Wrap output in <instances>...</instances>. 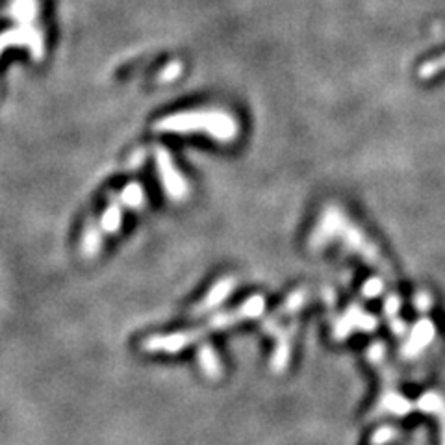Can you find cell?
<instances>
[{"instance_id": "6da1fadb", "label": "cell", "mask_w": 445, "mask_h": 445, "mask_svg": "<svg viewBox=\"0 0 445 445\" xmlns=\"http://www.w3.org/2000/svg\"><path fill=\"white\" fill-rule=\"evenodd\" d=\"M154 130L178 132V134L204 132L210 138L226 143V141L236 140L238 123L232 115L221 110H200V112H184L160 119L154 124Z\"/></svg>"}, {"instance_id": "7a4b0ae2", "label": "cell", "mask_w": 445, "mask_h": 445, "mask_svg": "<svg viewBox=\"0 0 445 445\" xmlns=\"http://www.w3.org/2000/svg\"><path fill=\"white\" fill-rule=\"evenodd\" d=\"M263 310V299L260 296H254L243 302V306L236 308V310L226 312V314H219L217 317H214L210 325H204V328L200 330H194V333H178V334H167V336H154V338L145 340V351H163V353H177V351H182L188 345L195 344V340H198L203 334L206 333H215V330H221V328H226L234 325V323H240L243 319H249V317L260 316Z\"/></svg>"}, {"instance_id": "3957f363", "label": "cell", "mask_w": 445, "mask_h": 445, "mask_svg": "<svg viewBox=\"0 0 445 445\" xmlns=\"http://www.w3.org/2000/svg\"><path fill=\"white\" fill-rule=\"evenodd\" d=\"M143 203H145V191H143V188H141L140 184H129L110 203L106 212L97 221V225L87 228V232L84 234V240H82V252H84V256H95L99 249H101L104 236L113 234L121 226V217H123L124 210L140 208Z\"/></svg>"}, {"instance_id": "277c9868", "label": "cell", "mask_w": 445, "mask_h": 445, "mask_svg": "<svg viewBox=\"0 0 445 445\" xmlns=\"http://www.w3.org/2000/svg\"><path fill=\"white\" fill-rule=\"evenodd\" d=\"M6 47H27L39 61L45 54L43 34L34 24H19L17 28L0 34V54L4 52Z\"/></svg>"}, {"instance_id": "5b68a950", "label": "cell", "mask_w": 445, "mask_h": 445, "mask_svg": "<svg viewBox=\"0 0 445 445\" xmlns=\"http://www.w3.org/2000/svg\"><path fill=\"white\" fill-rule=\"evenodd\" d=\"M156 161H158V171H160L161 184L166 186L167 195L175 200H182L188 195V184L178 173V169L173 163L171 156L167 154V150L158 149L156 152Z\"/></svg>"}, {"instance_id": "8992f818", "label": "cell", "mask_w": 445, "mask_h": 445, "mask_svg": "<svg viewBox=\"0 0 445 445\" xmlns=\"http://www.w3.org/2000/svg\"><path fill=\"white\" fill-rule=\"evenodd\" d=\"M414 408H418L425 414H432L440 421L442 430V445H445V399L436 392H427L419 397Z\"/></svg>"}, {"instance_id": "52a82bcc", "label": "cell", "mask_w": 445, "mask_h": 445, "mask_svg": "<svg viewBox=\"0 0 445 445\" xmlns=\"http://www.w3.org/2000/svg\"><path fill=\"white\" fill-rule=\"evenodd\" d=\"M432 336H435V325H432V321L423 319V321L419 323L418 327H416L412 338H410V342H408L407 347H404V354H407L408 358L414 356V354H418L421 349L429 345Z\"/></svg>"}, {"instance_id": "ba28073f", "label": "cell", "mask_w": 445, "mask_h": 445, "mask_svg": "<svg viewBox=\"0 0 445 445\" xmlns=\"http://www.w3.org/2000/svg\"><path fill=\"white\" fill-rule=\"evenodd\" d=\"M349 328H364V330H373L375 328V319L370 316H365L362 312L349 310L347 316L342 317L336 323V336H345L349 333Z\"/></svg>"}, {"instance_id": "9c48e42d", "label": "cell", "mask_w": 445, "mask_h": 445, "mask_svg": "<svg viewBox=\"0 0 445 445\" xmlns=\"http://www.w3.org/2000/svg\"><path fill=\"white\" fill-rule=\"evenodd\" d=\"M38 0H13L8 13L15 19L17 24H34L38 19Z\"/></svg>"}, {"instance_id": "30bf717a", "label": "cell", "mask_w": 445, "mask_h": 445, "mask_svg": "<svg viewBox=\"0 0 445 445\" xmlns=\"http://www.w3.org/2000/svg\"><path fill=\"white\" fill-rule=\"evenodd\" d=\"M198 362L203 365V371L212 379H217L221 377V362L217 358V354L214 353V349L206 345L198 351Z\"/></svg>"}, {"instance_id": "8fae6325", "label": "cell", "mask_w": 445, "mask_h": 445, "mask_svg": "<svg viewBox=\"0 0 445 445\" xmlns=\"http://www.w3.org/2000/svg\"><path fill=\"white\" fill-rule=\"evenodd\" d=\"M232 286H234V280H232V279L221 280L219 284L215 286L214 290H212V293L208 296V299L204 300L203 305L198 306L197 310H195V314H197V316H200V314H204V310H206V308H212L214 305L221 302V300H223L226 296H228V291L232 290Z\"/></svg>"}, {"instance_id": "7c38bea8", "label": "cell", "mask_w": 445, "mask_h": 445, "mask_svg": "<svg viewBox=\"0 0 445 445\" xmlns=\"http://www.w3.org/2000/svg\"><path fill=\"white\" fill-rule=\"evenodd\" d=\"M442 71H445V54L440 56V58L430 59V61L421 65V67H419V78H421V80H429V78L436 76L438 73H442Z\"/></svg>"}, {"instance_id": "4fadbf2b", "label": "cell", "mask_w": 445, "mask_h": 445, "mask_svg": "<svg viewBox=\"0 0 445 445\" xmlns=\"http://www.w3.org/2000/svg\"><path fill=\"white\" fill-rule=\"evenodd\" d=\"M397 436H399L397 429H393V427H382V429H379L375 435L371 436L370 444L371 445H386L388 442L395 440Z\"/></svg>"}, {"instance_id": "5bb4252c", "label": "cell", "mask_w": 445, "mask_h": 445, "mask_svg": "<svg viewBox=\"0 0 445 445\" xmlns=\"http://www.w3.org/2000/svg\"><path fill=\"white\" fill-rule=\"evenodd\" d=\"M180 73H182V64H180V61H173V64L167 65L166 71H161L160 80L161 82H171V80H175V78H178V76H180Z\"/></svg>"}, {"instance_id": "9a60e30c", "label": "cell", "mask_w": 445, "mask_h": 445, "mask_svg": "<svg viewBox=\"0 0 445 445\" xmlns=\"http://www.w3.org/2000/svg\"><path fill=\"white\" fill-rule=\"evenodd\" d=\"M382 290H384V284H382V280L381 279H370L367 282L364 284V296L365 297H377V296H381Z\"/></svg>"}, {"instance_id": "2e32d148", "label": "cell", "mask_w": 445, "mask_h": 445, "mask_svg": "<svg viewBox=\"0 0 445 445\" xmlns=\"http://www.w3.org/2000/svg\"><path fill=\"white\" fill-rule=\"evenodd\" d=\"M416 305H418V308L421 312H427L430 308V305H432V300H430V297L427 296V293H419L418 297H416V300H414Z\"/></svg>"}]
</instances>
